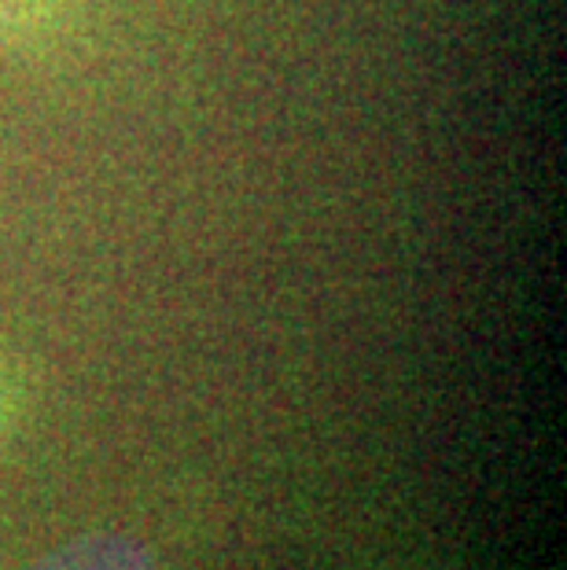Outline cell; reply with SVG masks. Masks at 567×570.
Here are the masks:
<instances>
[{
	"label": "cell",
	"mask_w": 567,
	"mask_h": 570,
	"mask_svg": "<svg viewBox=\"0 0 567 570\" xmlns=\"http://www.w3.org/2000/svg\"><path fill=\"white\" fill-rule=\"evenodd\" d=\"M30 570H155L148 549L126 533H86Z\"/></svg>",
	"instance_id": "obj_1"
}]
</instances>
